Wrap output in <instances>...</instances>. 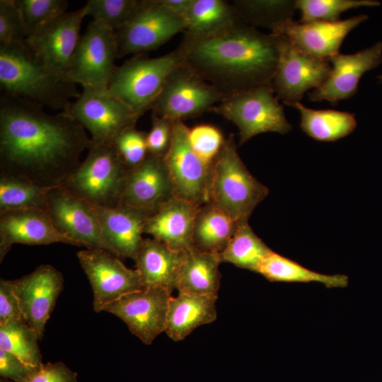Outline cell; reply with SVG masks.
Returning a JSON list of instances; mask_svg holds the SVG:
<instances>
[{"instance_id":"1","label":"cell","mask_w":382,"mask_h":382,"mask_svg":"<svg viewBox=\"0 0 382 382\" xmlns=\"http://www.w3.org/2000/svg\"><path fill=\"white\" fill-rule=\"evenodd\" d=\"M86 129L63 111L47 113L23 98H0V173L50 188L61 185L91 146Z\"/></svg>"},{"instance_id":"2","label":"cell","mask_w":382,"mask_h":382,"mask_svg":"<svg viewBox=\"0 0 382 382\" xmlns=\"http://www.w3.org/2000/svg\"><path fill=\"white\" fill-rule=\"evenodd\" d=\"M279 37L241 21L216 33H184L179 45L184 63L226 95L272 84Z\"/></svg>"},{"instance_id":"3","label":"cell","mask_w":382,"mask_h":382,"mask_svg":"<svg viewBox=\"0 0 382 382\" xmlns=\"http://www.w3.org/2000/svg\"><path fill=\"white\" fill-rule=\"evenodd\" d=\"M0 88L1 93L61 111L81 93L76 84L51 74L25 42L0 46Z\"/></svg>"},{"instance_id":"4","label":"cell","mask_w":382,"mask_h":382,"mask_svg":"<svg viewBox=\"0 0 382 382\" xmlns=\"http://www.w3.org/2000/svg\"><path fill=\"white\" fill-rule=\"evenodd\" d=\"M268 193L269 189L250 173L241 158L231 134L211 169L209 202L236 222L248 221Z\"/></svg>"},{"instance_id":"5","label":"cell","mask_w":382,"mask_h":382,"mask_svg":"<svg viewBox=\"0 0 382 382\" xmlns=\"http://www.w3.org/2000/svg\"><path fill=\"white\" fill-rule=\"evenodd\" d=\"M183 62L180 46L158 57L135 54L115 67L107 91L127 104L139 118L151 109L168 76Z\"/></svg>"},{"instance_id":"6","label":"cell","mask_w":382,"mask_h":382,"mask_svg":"<svg viewBox=\"0 0 382 382\" xmlns=\"http://www.w3.org/2000/svg\"><path fill=\"white\" fill-rule=\"evenodd\" d=\"M85 159L61 185L94 207L120 204L129 170L112 145L91 144Z\"/></svg>"},{"instance_id":"7","label":"cell","mask_w":382,"mask_h":382,"mask_svg":"<svg viewBox=\"0 0 382 382\" xmlns=\"http://www.w3.org/2000/svg\"><path fill=\"white\" fill-rule=\"evenodd\" d=\"M210 111L223 116L238 127L240 145L260 134H285L292 129L272 84L232 93Z\"/></svg>"},{"instance_id":"8","label":"cell","mask_w":382,"mask_h":382,"mask_svg":"<svg viewBox=\"0 0 382 382\" xmlns=\"http://www.w3.org/2000/svg\"><path fill=\"white\" fill-rule=\"evenodd\" d=\"M116 32L104 24L92 21L80 36L71 58L66 81L106 92L116 67L117 58Z\"/></svg>"},{"instance_id":"9","label":"cell","mask_w":382,"mask_h":382,"mask_svg":"<svg viewBox=\"0 0 382 382\" xmlns=\"http://www.w3.org/2000/svg\"><path fill=\"white\" fill-rule=\"evenodd\" d=\"M227 96L183 62L168 76L151 110L172 122L183 121L210 111Z\"/></svg>"},{"instance_id":"10","label":"cell","mask_w":382,"mask_h":382,"mask_svg":"<svg viewBox=\"0 0 382 382\" xmlns=\"http://www.w3.org/2000/svg\"><path fill=\"white\" fill-rule=\"evenodd\" d=\"M185 30L184 19L158 0H139L129 21L115 31L117 58L158 49Z\"/></svg>"},{"instance_id":"11","label":"cell","mask_w":382,"mask_h":382,"mask_svg":"<svg viewBox=\"0 0 382 382\" xmlns=\"http://www.w3.org/2000/svg\"><path fill=\"white\" fill-rule=\"evenodd\" d=\"M91 134L93 144L112 145L124 130L139 119L124 102L106 92L83 88L80 96L63 111Z\"/></svg>"},{"instance_id":"12","label":"cell","mask_w":382,"mask_h":382,"mask_svg":"<svg viewBox=\"0 0 382 382\" xmlns=\"http://www.w3.org/2000/svg\"><path fill=\"white\" fill-rule=\"evenodd\" d=\"M277 35L279 59L272 86L277 99L291 106L301 102L307 91L319 88L330 76L332 66L328 60L299 50L285 35Z\"/></svg>"},{"instance_id":"13","label":"cell","mask_w":382,"mask_h":382,"mask_svg":"<svg viewBox=\"0 0 382 382\" xmlns=\"http://www.w3.org/2000/svg\"><path fill=\"white\" fill-rule=\"evenodd\" d=\"M44 210L71 245L108 250L96 207L89 202L59 185L47 189Z\"/></svg>"},{"instance_id":"14","label":"cell","mask_w":382,"mask_h":382,"mask_svg":"<svg viewBox=\"0 0 382 382\" xmlns=\"http://www.w3.org/2000/svg\"><path fill=\"white\" fill-rule=\"evenodd\" d=\"M164 160L176 198L198 207L209 202L211 170L193 150L189 128L183 121L173 123L172 142Z\"/></svg>"},{"instance_id":"15","label":"cell","mask_w":382,"mask_h":382,"mask_svg":"<svg viewBox=\"0 0 382 382\" xmlns=\"http://www.w3.org/2000/svg\"><path fill=\"white\" fill-rule=\"evenodd\" d=\"M171 293L161 287L142 288L108 304L103 311L119 318L144 344L151 345L165 332Z\"/></svg>"},{"instance_id":"16","label":"cell","mask_w":382,"mask_h":382,"mask_svg":"<svg viewBox=\"0 0 382 382\" xmlns=\"http://www.w3.org/2000/svg\"><path fill=\"white\" fill-rule=\"evenodd\" d=\"M93 291L96 312L121 296L143 288L137 270L127 267L118 257L100 248H86L76 254Z\"/></svg>"},{"instance_id":"17","label":"cell","mask_w":382,"mask_h":382,"mask_svg":"<svg viewBox=\"0 0 382 382\" xmlns=\"http://www.w3.org/2000/svg\"><path fill=\"white\" fill-rule=\"evenodd\" d=\"M86 17L84 7L66 12L29 35L25 43L45 68L59 79L66 74Z\"/></svg>"},{"instance_id":"18","label":"cell","mask_w":382,"mask_h":382,"mask_svg":"<svg viewBox=\"0 0 382 382\" xmlns=\"http://www.w3.org/2000/svg\"><path fill=\"white\" fill-rule=\"evenodd\" d=\"M12 282L23 320L41 340L45 325L63 289L62 273L50 265H41Z\"/></svg>"},{"instance_id":"19","label":"cell","mask_w":382,"mask_h":382,"mask_svg":"<svg viewBox=\"0 0 382 382\" xmlns=\"http://www.w3.org/2000/svg\"><path fill=\"white\" fill-rule=\"evenodd\" d=\"M332 70L326 81L308 93L314 102L328 101L336 105L353 97L362 76L382 63V42L353 54L338 53L328 59Z\"/></svg>"},{"instance_id":"20","label":"cell","mask_w":382,"mask_h":382,"mask_svg":"<svg viewBox=\"0 0 382 382\" xmlns=\"http://www.w3.org/2000/svg\"><path fill=\"white\" fill-rule=\"evenodd\" d=\"M174 197L164 157L148 154L140 165L128 171L120 204L151 215Z\"/></svg>"},{"instance_id":"21","label":"cell","mask_w":382,"mask_h":382,"mask_svg":"<svg viewBox=\"0 0 382 382\" xmlns=\"http://www.w3.org/2000/svg\"><path fill=\"white\" fill-rule=\"evenodd\" d=\"M369 18L360 14L335 22L290 21L271 32L285 35L297 48L321 59L328 60L339 53L347 35Z\"/></svg>"},{"instance_id":"22","label":"cell","mask_w":382,"mask_h":382,"mask_svg":"<svg viewBox=\"0 0 382 382\" xmlns=\"http://www.w3.org/2000/svg\"><path fill=\"white\" fill-rule=\"evenodd\" d=\"M63 243L71 245L53 226L44 209L19 208L0 210V262L13 244L30 245Z\"/></svg>"},{"instance_id":"23","label":"cell","mask_w":382,"mask_h":382,"mask_svg":"<svg viewBox=\"0 0 382 382\" xmlns=\"http://www.w3.org/2000/svg\"><path fill=\"white\" fill-rule=\"evenodd\" d=\"M95 207L108 250L119 258L135 260L149 214L123 204Z\"/></svg>"},{"instance_id":"24","label":"cell","mask_w":382,"mask_h":382,"mask_svg":"<svg viewBox=\"0 0 382 382\" xmlns=\"http://www.w3.org/2000/svg\"><path fill=\"white\" fill-rule=\"evenodd\" d=\"M199 207L174 197L147 217L144 233L175 250L187 251L194 248L192 233Z\"/></svg>"},{"instance_id":"25","label":"cell","mask_w":382,"mask_h":382,"mask_svg":"<svg viewBox=\"0 0 382 382\" xmlns=\"http://www.w3.org/2000/svg\"><path fill=\"white\" fill-rule=\"evenodd\" d=\"M185 252L154 238H144L134 260L143 288L176 289Z\"/></svg>"},{"instance_id":"26","label":"cell","mask_w":382,"mask_h":382,"mask_svg":"<svg viewBox=\"0 0 382 382\" xmlns=\"http://www.w3.org/2000/svg\"><path fill=\"white\" fill-rule=\"evenodd\" d=\"M217 295L178 292L169 302L165 332L173 341L184 340L196 328L217 318Z\"/></svg>"},{"instance_id":"27","label":"cell","mask_w":382,"mask_h":382,"mask_svg":"<svg viewBox=\"0 0 382 382\" xmlns=\"http://www.w3.org/2000/svg\"><path fill=\"white\" fill-rule=\"evenodd\" d=\"M221 263L219 253L195 248L185 251L176 289L180 293L218 296Z\"/></svg>"},{"instance_id":"28","label":"cell","mask_w":382,"mask_h":382,"mask_svg":"<svg viewBox=\"0 0 382 382\" xmlns=\"http://www.w3.org/2000/svg\"><path fill=\"white\" fill-rule=\"evenodd\" d=\"M256 273L272 282H316L328 288H345L349 284V278L345 274L319 273L273 250L262 261Z\"/></svg>"},{"instance_id":"29","label":"cell","mask_w":382,"mask_h":382,"mask_svg":"<svg viewBox=\"0 0 382 382\" xmlns=\"http://www.w3.org/2000/svg\"><path fill=\"white\" fill-rule=\"evenodd\" d=\"M236 225V221L211 202L200 206L193 227L194 248L220 253L230 241Z\"/></svg>"},{"instance_id":"30","label":"cell","mask_w":382,"mask_h":382,"mask_svg":"<svg viewBox=\"0 0 382 382\" xmlns=\"http://www.w3.org/2000/svg\"><path fill=\"white\" fill-rule=\"evenodd\" d=\"M301 115L300 127L310 137L320 141H335L354 131L357 122L355 115L336 110H316L301 102L291 105Z\"/></svg>"},{"instance_id":"31","label":"cell","mask_w":382,"mask_h":382,"mask_svg":"<svg viewBox=\"0 0 382 382\" xmlns=\"http://www.w3.org/2000/svg\"><path fill=\"white\" fill-rule=\"evenodd\" d=\"M183 19L184 33L193 36L214 34L240 21L232 4L224 0H192Z\"/></svg>"},{"instance_id":"32","label":"cell","mask_w":382,"mask_h":382,"mask_svg":"<svg viewBox=\"0 0 382 382\" xmlns=\"http://www.w3.org/2000/svg\"><path fill=\"white\" fill-rule=\"evenodd\" d=\"M231 4L241 22L271 32L292 21L297 10L296 0H235Z\"/></svg>"},{"instance_id":"33","label":"cell","mask_w":382,"mask_h":382,"mask_svg":"<svg viewBox=\"0 0 382 382\" xmlns=\"http://www.w3.org/2000/svg\"><path fill=\"white\" fill-rule=\"evenodd\" d=\"M272 250L253 231L248 221H242L237 222L230 241L219 255L221 262L256 272Z\"/></svg>"},{"instance_id":"34","label":"cell","mask_w":382,"mask_h":382,"mask_svg":"<svg viewBox=\"0 0 382 382\" xmlns=\"http://www.w3.org/2000/svg\"><path fill=\"white\" fill-rule=\"evenodd\" d=\"M37 332L23 320L0 325V349L9 352L25 364L39 367L43 363Z\"/></svg>"},{"instance_id":"35","label":"cell","mask_w":382,"mask_h":382,"mask_svg":"<svg viewBox=\"0 0 382 382\" xmlns=\"http://www.w3.org/2000/svg\"><path fill=\"white\" fill-rule=\"evenodd\" d=\"M47 189L22 178L0 173V210L45 209Z\"/></svg>"},{"instance_id":"36","label":"cell","mask_w":382,"mask_h":382,"mask_svg":"<svg viewBox=\"0 0 382 382\" xmlns=\"http://www.w3.org/2000/svg\"><path fill=\"white\" fill-rule=\"evenodd\" d=\"M380 5L381 2L376 0H296V8L301 15V23L338 21L346 11Z\"/></svg>"},{"instance_id":"37","label":"cell","mask_w":382,"mask_h":382,"mask_svg":"<svg viewBox=\"0 0 382 382\" xmlns=\"http://www.w3.org/2000/svg\"><path fill=\"white\" fill-rule=\"evenodd\" d=\"M139 0H88L83 6L86 16L100 22L115 31L130 18Z\"/></svg>"},{"instance_id":"38","label":"cell","mask_w":382,"mask_h":382,"mask_svg":"<svg viewBox=\"0 0 382 382\" xmlns=\"http://www.w3.org/2000/svg\"><path fill=\"white\" fill-rule=\"evenodd\" d=\"M28 36L45 24L65 13L66 0H15Z\"/></svg>"},{"instance_id":"39","label":"cell","mask_w":382,"mask_h":382,"mask_svg":"<svg viewBox=\"0 0 382 382\" xmlns=\"http://www.w3.org/2000/svg\"><path fill=\"white\" fill-rule=\"evenodd\" d=\"M189 139L195 152L211 170L226 141L221 130L209 124L197 125L189 128Z\"/></svg>"},{"instance_id":"40","label":"cell","mask_w":382,"mask_h":382,"mask_svg":"<svg viewBox=\"0 0 382 382\" xmlns=\"http://www.w3.org/2000/svg\"><path fill=\"white\" fill-rule=\"evenodd\" d=\"M146 132L132 127L122 132L113 140L112 145L129 170L140 165L146 157Z\"/></svg>"},{"instance_id":"41","label":"cell","mask_w":382,"mask_h":382,"mask_svg":"<svg viewBox=\"0 0 382 382\" xmlns=\"http://www.w3.org/2000/svg\"><path fill=\"white\" fill-rule=\"evenodd\" d=\"M28 37L15 0L0 1V46L23 43Z\"/></svg>"},{"instance_id":"42","label":"cell","mask_w":382,"mask_h":382,"mask_svg":"<svg viewBox=\"0 0 382 382\" xmlns=\"http://www.w3.org/2000/svg\"><path fill=\"white\" fill-rule=\"evenodd\" d=\"M151 116V127L146 136L148 154L165 157L171 145L174 122L154 114Z\"/></svg>"},{"instance_id":"43","label":"cell","mask_w":382,"mask_h":382,"mask_svg":"<svg viewBox=\"0 0 382 382\" xmlns=\"http://www.w3.org/2000/svg\"><path fill=\"white\" fill-rule=\"evenodd\" d=\"M23 382H78L77 373L61 361L42 364Z\"/></svg>"},{"instance_id":"44","label":"cell","mask_w":382,"mask_h":382,"mask_svg":"<svg viewBox=\"0 0 382 382\" xmlns=\"http://www.w3.org/2000/svg\"><path fill=\"white\" fill-rule=\"evenodd\" d=\"M39 367L31 366L16 356L0 349V376L1 378L13 382H23Z\"/></svg>"},{"instance_id":"45","label":"cell","mask_w":382,"mask_h":382,"mask_svg":"<svg viewBox=\"0 0 382 382\" xmlns=\"http://www.w3.org/2000/svg\"><path fill=\"white\" fill-rule=\"evenodd\" d=\"M23 320L12 280H0V325L9 321Z\"/></svg>"},{"instance_id":"46","label":"cell","mask_w":382,"mask_h":382,"mask_svg":"<svg viewBox=\"0 0 382 382\" xmlns=\"http://www.w3.org/2000/svg\"><path fill=\"white\" fill-rule=\"evenodd\" d=\"M192 0H158V1L171 12L183 16L188 10Z\"/></svg>"},{"instance_id":"47","label":"cell","mask_w":382,"mask_h":382,"mask_svg":"<svg viewBox=\"0 0 382 382\" xmlns=\"http://www.w3.org/2000/svg\"><path fill=\"white\" fill-rule=\"evenodd\" d=\"M0 382H13L11 380H8V379H6V378H0Z\"/></svg>"},{"instance_id":"48","label":"cell","mask_w":382,"mask_h":382,"mask_svg":"<svg viewBox=\"0 0 382 382\" xmlns=\"http://www.w3.org/2000/svg\"><path fill=\"white\" fill-rule=\"evenodd\" d=\"M378 79H379L382 81V75L378 76Z\"/></svg>"}]
</instances>
